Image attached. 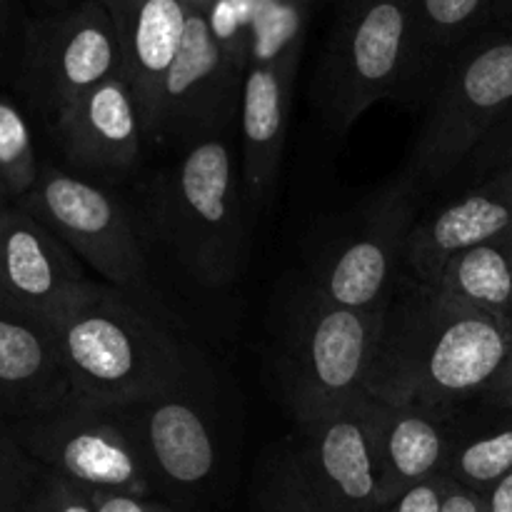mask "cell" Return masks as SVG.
<instances>
[{
  "label": "cell",
  "mask_w": 512,
  "mask_h": 512,
  "mask_svg": "<svg viewBox=\"0 0 512 512\" xmlns=\"http://www.w3.org/2000/svg\"><path fill=\"white\" fill-rule=\"evenodd\" d=\"M510 345L512 320L445 300L413 278L385 305L365 393L455 415L483 395Z\"/></svg>",
  "instance_id": "6da1fadb"
},
{
  "label": "cell",
  "mask_w": 512,
  "mask_h": 512,
  "mask_svg": "<svg viewBox=\"0 0 512 512\" xmlns=\"http://www.w3.org/2000/svg\"><path fill=\"white\" fill-rule=\"evenodd\" d=\"M50 328L78 405L125 410L198 383L195 350L113 285L90 283Z\"/></svg>",
  "instance_id": "7a4b0ae2"
},
{
  "label": "cell",
  "mask_w": 512,
  "mask_h": 512,
  "mask_svg": "<svg viewBox=\"0 0 512 512\" xmlns=\"http://www.w3.org/2000/svg\"><path fill=\"white\" fill-rule=\"evenodd\" d=\"M243 170L228 133L180 148L155 175L150 215L180 268L205 288H225L245 263Z\"/></svg>",
  "instance_id": "3957f363"
},
{
  "label": "cell",
  "mask_w": 512,
  "mask_h": 512,
  "mask_svg": "<svg viewBox=\"0 0 512 512\" xmlns=\"http://www.w3.org/2000/svg\"><path fill=\"white\" fill-rule=\"evenodd\" d=\"M383 310L330 303L308 280L283 300L273 370L295 423H308L365 393Z\"/></svg>",
  "instance_id": "277c9868"
},
{
  "label": "cell",
  "mask_w": 512,
  "mask_h": 512,
  "mask_svg": "<svg viewBox=\"0 0 512 512\" xmlns=\"http://www.w3.org/2000/svg\"><path fill=\"white\" fill-rule=\"evenodd\" d=\"M423 93L418 48L405 0H338L310 98L335 133L385 98Z\"/></svg>",
  "instance_id": "5b68a950"
},
{
  "label": "cell",
  "mask_w": 512,
  "mask_h": 512,
  "mask_svg": "<svg viewBox=\"0 0 512 512\" xmlns=\"http://www.w3.org/2000/svg\"><path fill=\"white\" fill-rule=\"evenodd\" d=\"M428 113L408 173L420 190L460 173L473 150L512 110V30H483L450 53L428 83Z\"/></svg>",
  "instance_id": "8992f818"
},
{
  "label": "cell",
  "mask_w": 512,
  "mask_h": 512,
  "mask_svg": "<svg viewBox=\"0 0 512 512\" xmlns=\"http://www.w3.org/2000/svg\"><path fill=\"white\" fill-rule=\"evenodd\" d=\"M310 10L255 0L240 88L238 138L245 198L260 205L273 193L288 135L290 95L298 75Z\"/></svg>",
  "instance_id": "52a82bcc"
},
{
  "label": "cell",
  "mask_w": 512,
  "mask_h": 512,
  "mask_svg": "<svg viewBox=\"0 0 512 512\" xmlns=\"http://www.w3.org/2000/svg\"><path fill=\"white\" fill-rule=\"evenodd\" d=\"M420 185L408 170L370 195L338 233L310 258L305 275L330 303L355 310H383L398 288L400 268L408 265V243L418 223Z\"/></svg>",
  "instance_id": "ba28073f"
},
{
  "label": "cell",
  "mask_w": 512,
  "mask_h": 512,
  "mask_svg": "<svg viewBox=\"0 0 512 512\" xmlns=\"http://www.w3.org/2000/svg\"><path fill=\"white\" fill-rule=\"evenodd\" d=\"M253 5L245 20L190 10L178 58L160 90L155 145L185 148L238 123Z\"/></svg>",
  "instance_id": "9c48e42d"
},
{
  "label": "cell",
  "mask_w": 512,
  "mask_h": 512,
  "mask_svg": "<svg viewBox=\"0 0 512 512\" xmlns=\"http://www.w3.org/2000/svg\"><path fill=\"white\" fill-rule=\"evenodd\" d=\"M8 433L40 468L90 493L153 495V473L128 410L75 403L58 413L10 423Z\"/></svg>",
  "instance_id": "30bf717a"
},
{
  "label": "cell",
  "mask_w": 512,
  "mask_h": 512,
  "mask_svg": "<svg viewBox=\"0 0 512 512\" xmlns=\"http://www.w3.org/2000/svg\"><path fill=\"white\" fill-rule=\"evenodd\" d=\"M15 205L40 220L108 285L133 298L148 290L143 238L123 200L100 180L43 165L35 188Z\"/></svg>",
  "instance_id": "8fae6325"
},
{
  "label": "cell",
  "mask_w": 512,
  "mask_h": 512,
  "mask_svg": "<svg viewBox=\"0 0 512 512\" xmlns=\"http://www.w3.org/2000/svg\"><path fill=\"white\" fill-rule=\"evenodd\" d=\"M120 73V45L100 0L25 18L18 45V83L30 108L50 123L95 85Z\"/></svg>",
  "instance_id": "7c38bea8"
},
{
  "label": "cell",
  "mask_w": 512,
  "mask_h": 512,
  "mask_svg": "<svg viewBox=\"0 0 512 512\" xmlns=\"http://www.w3.org/2000/svg\"><path fill=\"white\" fill-rule=\"evenodd\" d=\"M288 448L318 512H383L365 393L343 408L298 423Z\"/></svg>",
  "instance_id": "4fadbf2b"
},
{
  "label": "cell",
  "mask_w": 512,
  "mask_h": 512,
  "mask_svg": "<svg viewBox=\"0 0 512 512\" xmlns=\"http://www.w3.org/2000/svg\"><path fill=\"white\" fill-rule=\"evenodd\" d=\"M90 283L78 255L40 220L0 205V303L53 325Z\"/></svg>",
  "instance_id": "5bb4252c"
},
{
  "label": "cell",
  "mask_w": 512,
  "mask_h": 512,
  "mask_svg": "<svg viewBox=\"0 0 512 512\" xmlns=\"http://www.w3.org/2000/svg\"><path fill=\"white\" fill-rule=\"evenodd\" d=\"M50 125L65 160L105 183L133 173L148 143L138 98L123 73L95 85Z\"/></svg>",
  "instance_id": "9a60e30c"
},
{
  "label": "cell",
  "mask_w": 512,
  "mask_h": 512,
  "mask_svg": "<svg viewBox=\"0 0 512 512\" xmlns=\"http://www.w3.org/2000/svg\"><path fill=\"white\" fill-rule=\"evenodd\" d=\"M125 410L155 488L193 493L213 478L218 443L208 413L193 395V385Z\"/></svg>",
  "instance_id": "2e32d148"
},
{
  "label": "cell",
  "mask_w": 512,
  "mask_h": 512,
  "mask_svg": "<svg viewBox=\"0 0 512 512\" xmlns=\"http://www.w3.org/2000/svg\"><path fill=\"white\" fill-rule=\"evenodd\" d=\"M365 415L383 510L415 485L445 475L455 435L453 413L415 403H385L365 393Z\"/></svg>",
  "instance_id": "e0dca14e"
},
{
  "label": "cell",
  "mask_w": 512,
  "mask_h": 512,
  "mask_svg": "<svg viewBox=\"0 0 512 512\" xmlns=\"http://www.w3.org/2000/svg\"><path fill=\"white\" fill-rule=\"evenodd\" d=\"M70 405L73 385L53 328L0 303V415L20 423Z\"/></svg>",
  "instance_id": "ac0fdd59"
},
{
  "label": "cell",
  "mask_w": 512,
  "mask_h": 512,
  "mask_svg": "<svg viewBox=\"0 0 512 512\" xmlns=\"http://www.w3.org/2000/svg\"><path fill=\"white\" fill-rule=\"evenodd\" d=\"M113 20L115 38L140 113L148 143L158 133L160 90L178 58L190 10L183 0H100Z\"/></svg>",
  "instance_id": "d6986e66"
},
{
  "label": "cell",
  "mask_w": 512,
  "mask_h": 512,
  "mask_svg": "<svg viewBox=\"0 0 512 512\" xmlns=\"http://www.w3.org/2000/svg\"><path fill=\"white\" fill-rule=\"evenodd\" d=\"M512 230V168L488 175L468 193L420 218L410 233L408 268L425 285L455 253Z\"/></svg>",
  "instance_id": "ffe728a7"
},
{
  "label": "cell",
  "mask_w": 512,
  "mask_h": 512,
  "mask_svg": "<svg viewBox=\"0 0 512 512\" xmlns=\"http://www.w3.org/2000/svg\"><path fill=\"white\" fill-rule=\"evenodd\" d=\"M430 288L445 300L512 320V230L455 253Z\"/></svg>",
  "instance_id": "44dd1931"
},
{
  "label": "cell",
  "mask_w": 512,
  "mask_h": 512,
  "mask_svg": "<svg viewBox=\"0 0 512 512\" xmlns=\"http://www.w3.org/2000/svg\"><path fill=\"white\" fill-rule=\"evenodd\" d=\"M413 23L423 90L450 53L493 28L495 0H405Z\"/></svg>",
  "instance_id": "7402d4cb"
},
{
  "label": "cell",
  "mask_w": 512,
  "mask_h": 512,
  "mask_svg": "<svg viewBox=\"0 0 512 512\" xmlns=\"http://www.w3.org/2000/svg\"><path fill=\"white\" fill-rule=\"evenodd\" d=\"M493 420L480 430H455L445 475L455 485L485 495L512 470V410H490Z\"/></svg>",
  "instance_id": "603a6c76"
},
{
  "label": "cell",
  "mask_w": 512,
  "mask_h": 512,
  "mask_svg": "<svg viewBox=\"0 0 512 512\" xmlns=\"http://www.w3.org/2000/svg\"><path fill=\"white\" fill-rule=\"evenodd\" d=\"M40 170L28 118L13 98L0 93V200H23L38 183Z\"/></svg>",
  "instance_id": "cb8c5ba5"
},
{
  "label": "cell",
  "mask_w": 512,
  "mask_h": 512,
  "mask_svg": "<svg viewBox=\"0 0 512 512\" xmlns=\"http://www.w3.org/2000/svg\"><path fill=\"white\" fill-rule=\"evenodd\" d=\"M253 512H318L300 480L288 445L265 460L253 493Z\"/></svg>",
  "instance_id": "d4e9b609"
},
{
  "label": "cell",
  "mask_w": 512,
  "mask_h": 512,
  "mask_svg": "<svg viewBox=\"0 0 512 512\" xmlns=\"http://www.w3.org/2000/svg\"><path fill=\"white\" fill-rule=\"evenodd\" d=\"M40 470L8 428L0 430V512H28Z\"/></svg>",
  "instance_id": "484cf974"
},
{
  "label": "cell",
  "mask_w": 512,
  "mask_h": 512,
  "mask_svg": "<svg viewBox=\"0 0 512 512\" xmlns=\"http://www.w3.org/2000/svg\"><path fill=\"white\" fill-rule=\"evenodd\" d=\"M28 512H98V505L88 488L48 470H40Z\"/></svg>",
  "instance_id": "4316f807"
},
{
  "label": "cell",
  "mask_w": 512,
  "mask_h": 512,
  "mask_svg": "<svg viewBox=\"0 0 512 512\" xmlns=\"http://www.w3.org/2000/svg\"><path fill=\"white\" fill-rule=\"evenodd\" d=\"M512 168V110L508 118L473 150L460 170L468 173V178H488V175L500 173V170Z\"/></svg>",
  "instance_id": "83f0119b"
},
{
  "label": "cell",
  "mask_w": 512,
  "mask_h": 512,
  "mask_svg": "<svg viewBox=\"0 0 512 512\" xmlns=\"http://www.w3.org/2000/svg\"><path fill=\"white\" fill-rule=\"evenodd\" d=\"M448 475H438L425 483L415 485L408 493L400 495L395 503H390L383 512H443L445 493H448Z\"/></svg>",
  "instance_id": "f1b7e54d"
},
{
  "label": "cell",
  "mask_w": 512,
  "mask_h": 512,
  "mask_svg": "<svg viewBox=\"0 0 512 512\" xmlns=\"http://www.w3.org/2000/svg\"><path fill=\"white\" fill-rule=\"evenodd\" d=\"M98 512H178L170 505L153 498H140V495H113V493H93Z\"/></svg>",
  "instance_id": "f546056e"
},
{
  "label": "cell",
  "mask_w": 512,
  "mask_h": 512,
  "mask_svg": "<svg viewBox=\"0 0 512 512\" xmlns=\"http://www.w3.org/2000/svg\"><path fill=\"white\" fill-rule=\"evenodd\" d=\"M478 403L488 410H512V345L508 358L500 365L498 375L490 380L488 388L478 398Z\"/></svg>",
  "instance_id": "4dcf8cb0"
},
{
  "label": "cell",
  "mask_w": 512,
  "mask_h": 512,
  "mask_svg": "<svg viewBox=\"0 0 512 512\" xmlns=\"http://www.w3.org/2000/svg\"><path fill=\"white\" fill-rule=\"evenodd\" d=\"M443 512H485L483 495L460 488V485H455L453 480H450L448 493H445Z\"/></svg>",
  "instance_id": "1f68e13d"
},
{
  "label": "cell",
  "mask_w": 512,
  "mask_h": 512,
  "mask_svg": "<svg viewBox=\"0 0 512 512\" xmlns=\"http://www.w3.org/2000/svg\"><path fill=\"white\" fill-rule=\"evenodd\" d=\"M485 512H512V470L483 495Z\"/></svg>",
  "instance_id": "d6a6232c"
},
{
  "label": "cell",
  "mask_w": 512,
  "mask_h": 512,
  "mask_svg": "<svg viewBox=\"0 0 512 512\" xmlns=\"http://www.w3.org/2000/svg\"><path fill=\"white\" fill-rule=\"evenodd\" d=\"M30 10V18H38V15H50L60 13V10H68L73 5H80L83 0H23Z\"/></svg>",
  "instance_id": "836d02e7"
},
{
  "label": "cell",
  "mask_w": 512,
  "mask_h": 512,
  "mask_svg": "<svg viewBox=\"0 0 512 512\" xmlns=\"http://www.w3.org/2000/svg\"><path fill=\"white\" fill-rule=\"evenodd\" d=\"M493 25L512 30V0H495Z\"/></svg>",
  "instance_id": "e575fe53"
},
{
  "label": "cell",
  "mask_w": 512,
  "mask_h": 512,
  "mask_svg": "<svg viewBox=\"0 0 512 512\" xmlns=\"http://www.w3.org/2000/svg\"><path fill=\"white\" fill-rule=\"evenodd\" d=\"M183 3L188 5V10H193V13L210 15L215 10V5L220 3V0H183Z\"/></svg>",
  "instance_id": "d590c367"
},
{
  "label": "cell",
  "mask_w": 512,
  "mask_h": 512,
  "mask_svg": "<svg viewBox=\"0 0 512 512\" xmlns=\"http://www.w3.org/2000/svg\"><path fill=\"white\" fill-rule=\"evenodd\" d=\"M13 3L15 0H0V38L5 35L10 23V15H13Z\"/></svg>",
  "instance_id": "8d00e7d4"
},
{
  "label": "cell",
  "mask_w": 512,
  "mask_h": 512,
  "mask_svg": "<svg viewBox=\"0 0 512 512\" xmlns=\"http://www.w3.org/2000/svg\"><path fill=\"white\" fill-rule=\"evenodd\" d=\"M270 3L278 5H288V8H300V10H310L313 8L315 0H270Z\"/></svg>",
  "instance_id": "74e56055"
},
{
  "label": "cell",
  "mask_w": 512,
  "mask_h": 512,
  "mask_svg": "<svg viewBox=\"0 0 512 512\" xmlns=\"http://www.w3.org/2000/svg\"><path fill=\"white\" fill-rule=\"evenodd\" d=\"M0 205H5V203H3V200H0Z\"/></svg>",
  "instance_id": "f35d334b"
}]
</instances>
